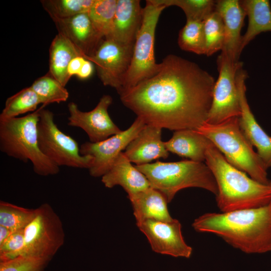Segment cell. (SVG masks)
<instances>
[{
	"label": "cell",
	"mask_w": 271,
	"mask_h": 271,
	"mask_svg": "<svg viewBox=\"0 0 271 271\" xmlns=\"http://www.w3.org/2000/svg\"><path fill=\"white\" fill-rule=\"evenodd\" d=\"M153 188L160 191L170 203L180 190L190 187L205 189L215 196L217 186L209 167L203 162L190 160L175 162L157 161L136 166Z\"/></svg>",
	"instance_id": "obj_6"
},
{
	"label": "cell",
	"mask_w": 271,
	"mask_h": 271,
	"mask_svg": "<svg viewBox=\"0 0 271 271\" xmlns=\"http://www.w3.org/2000/svg\"><path fill=\"white\" fill-rule=\"evenodd\" d=\"M144 8L139 0H117L109 37L120 43L134 45L143 19Z\"/></svg>",
	"instance_id": "obj_19"
},
{
	"label": "cell",
	"mask_w": 271,
	"mask_h": 271,
	"mask_svg": "<svg viewBox=\"0 0 271 271\" xmlns=\"http://www.w3.org/2000/svg\"><path fill=\"white\" fill-rule=\"evenodd\" d=\"M241 62H234L221 53L217 59L219 75L215 81L212 101L206 123L217 124L229 118L239 117L241 109L236 83Z\"/></svg>",
	"instance_id": "obj_10"
},
{
	"label": "cell",
	"mask_w": 271,
	"mask_h": 271,
	"mask_svg": "<svg viewBox=\"0 0 271 271\" xmlns=\"http://www.w3.org/2000/svg\"><path fill=\"white\" fill-rule=\"evenodd\" d=\"M146 124L142 119L137 117L127 129L118 133L97 143L89 142L81 144L80 154L93 158L92 165L88 169L90 175L94 177L104 175Z\"/></svg>",
	"instance_id": "obj_12"
},
{
	"label": "cell",
	"mask_w": 271,
	"mask_h": 271,
	"mask_svg": "<svg viewBox=\"0 0 271 271\" xmlns=\"http://www.w3.org/2000/svg\"><path fill=\"white\" fill-rule=\"evenodd\" d=\"M247 77L242 66L239 67L236 74L241 109L239 124L245 137L251 145L256 148L257 154L267 169L271 167V137L259 125L248 104L245 83Z\"/></svg>",
	"instance_id": "obj_15"
},
{
	"label": "cell",
	"mask_w": 271,
	"mask_h": 271,
	"mask_svg": "<svg viewBox=\"0 0 271 271\" xmlns=\"http://www.w3.org/2000/svg\"><path fill=\"white\" fill-rule=\"evenodd\" d=\"M85 59L84 57L79 56L70 61L67 68L68 75L70 78L73 75L77 76Z\"/></svg>",
	"instance_id": "obj_35"
},
{
	"label": "cell",
	"mask_w": 271,
	"mask_h": 271,
	"mask_svg": "<svg viewBox=\"0 0 271 271\" xmlns=\"http://www.w3.org/2000/svg\"><path fill=\"white\" fill-rule=\"evenodd\" d=\"M128 197L137 223L148 219L170 221L174 219L168 211L166 198L152 187Z\"/></svg>",
	"instance_id": "obj_21"
},
{
	"label": "cell",
	"mask_w": 271,
	"mask_h": 271,
	"mask_svg": "<svg viewBox=\"0 0 271 271\" xmlns=\"http://www.w3.org/2000/svg\"><path fill=\"white\" fill-rule=\"evenodd\" d=\"M215 83L196 63L170 54L156 73L119 95L146 124L174 131L197 130L206 122Z\"/></svg>",
	"instance_id": "obj_1"
},
{
	"label": "cell",
	"mask_w": 271,
	"mask_h": 271,
	"mask_svg": "<svg viewBox=\"0 0 271 271\" xmlns=\"http://www.w3.org/2000/svg\"><path fill=\"white\" fill-rule=\"evenodd\" d=\"M24 229L13 231L3 245L0 246V262L23 256Z\"/></svg>",
	"instance_id": "obj_34"
},
{
	"label": "cell",
	"mask_w": 271,
	"mask_h": 271,
	"mask_svg": "<svg viewBox=\"0 0 271 271\" xmlns=\"http://www.w3.org/2000/svg\"><path fill=\"white\" fill-rule=\"evenodd\" d=\"M79 56H83L78 49L64 36L58 33L50 46L48 72L65 87L70 79L67 73L69 64Z\"/></svg>",
	"instance_id": "obj_24"
},
{
	"label": "cell",
	"mask_w": 271,
	"mask_h": 271,
	"mask_svg": "<svg viewBox=\"0 0 271 271\" xmlns=\"http://www.w3.org/2000/svg\"><path fill=\"white\" fill-rule=\"evenodd\" d=\"M131 163L123 152H121L110 169L102 176L101 181L104 186L108 188L120 186L128 196L151 187L145 175Z\"/></svg>",
	"instance_id": "obj_20"
},
{
	"label": "cell",
	"mask_w": 271,
	"mask_h": 271,
	"mask_svg": "<svg viewBox=\"0 0 271 271\" xmlns=\"http://www.w3.org/2000/svg\"><path fill=\"white\" fill-rule=\"evenodd\" d=\"M211 144L206 137L192 129L176 130L172 137L165 142L169 152L197 162L205 161L206 152Z\"/></svg>",
	"instance_id": "obj_22"
},
{
	"label": "cell",
	"mask_w": 271,
	"mask_h": 271,
	"mask_svg": "<svg viewBox=\"0 0 271 271\" xmlns=\"http://www.w3.org/2000/svg\"><path fill=\"white\" fill-rule=\"evenodd\" d=\"M52 20L58 33L67 38L85 59L94 54L103 40L95 32L88 13Z\"/></svg>",
	"instance_id": "obj_16"
},
{
	"label": "cell",
	"mask_w": 271,
	"mask_h": 271,
	"mask_svg": "<svg viewBox=\"0 0 271 271\" xmlns=\"http://www.w3.org/2000/svg\"><path fill=\"white\" fill-rule=\"evenodd\" d=\"M12 232L6 227L0 225V246L3 245Z\"/></svg>",
	"instance_id": "obj_37"
},
{
	"label": "cell",
	"mask_w": 271,
	"mask_h": 271,
	"mask_svg": "<svg viewBox=\"0 0 271 271\" xmlns=\"http://www.w3.org/2000/svg\"><path fill=\"white\" fill-rule=\"evenodd\" d=\"M30 86L39 97L43 108L51 103L66 101L69 97L65 87L48 72L36 79Z\"/></svg>",
	"instance_id": "obj_27"
},
{
	"label": "cell",
	"mask_w": 271,
	"mask_h": 271,
	"mask_svg": "<svg viewBox=\"0 0 271 271\" xmlns=\"http://www.w3.org/2000/svg\"><path fill=\"white\" fill-rule=\"evenodd\" d=\"M35 209H28L1 201L0 225L12 231L24 229L33 219Z\"/></svg>",
	"instance_id": "obj_30"
},
{
	"label": "cell",
	"mask_w": 271,
	"mask_h": 271,
	"mask_svg": "<svg viewBox=\"0 0 271 271\" xmlns=\"http://www.w3.org/2000/svg\"><path fill=\"white\" fill-rule=\"evenodd\" d=\"M38 109V140L42 153L58 167L89 169L93 158L80 154L77 142L58 128L51 111L42 107Z\"/></svg>",
	"instance_id": "obj_8"
},
{
	"label": "cell",
	"mask_w": 271,
	"mask_h": 271,
	"mask_svg": "<svg viewBox=\"0 0 271 271\" xmlns=\"http://www.w3.org/2000/svg\"><path fill=\"white\" fill-rule=\"evenodd\" d=\"M166 8L176 6L184 12L187 20L203 21L215 10L216 1L213 0H157Z\"/></svg>",
	"instance_id": "obj_32"
},
{
	"label": "cell",
	"mask_w": 271,
	"mask_h": 271,
	"mask_svg": "<svg viewBox=\"0 0 271 271\" xmlns=\"http://www.w3.org/2000/svg\"><path fill=\"white\" fill-rule=\"evenodd\" d=\"M192 227L197 232L215 234L246 253L271 251V202L252 209L205 213Z\"/></svg>",
	"instance_id": "obj_2"
},
{
	"label": "cell",
	"mask_w": 271,
	"mask_h": 271,
	"mask_svg": "<svg viewBox=\"0 0 271 271\" xmlns=\"http://www.w3.org/2000/svg\"><path fill=\"white\" fill-rule=\"evenodd\" d=\"M240 3L248 18L247 28L241 38V52L256 36L271 31V7L268 0H242Z\"/></svg>",
	"instance_id": "obj_23"
},
{
	"label": "cell",
	"mask_w": 271,
	"mask_h": 271,
	"mask_svg": "<svg viewBox=\"0 0 271 271\" xmlns=\"http://www.w3.org/2000/svg\"><path fill=\"white\" fill-rule=\"evenodd\" d=\"M196 130L209 139L233 167L260 183L271 182L263 162L240 129L239 117L217 124L205 122Z\"/></svg>",
	"instance_id": "obj_4"
},
{
	"label": "cell",
	"mask_w": 271,
	"mask_h": 271,
	"mask_svg": "<svg viewBox=\"0 0 271 271\" xmlns=\"http://www.w3.org/2000/svg\"><path fill=\"white\" fill-rule=\"evenodd\" d=\"M178 43L183 50L197 55H205L206 43L203 22L187 20L180 30Z\"/></svg>",
	"instance_id": "obj_28"
},
{
	"label": "cell",
	"mask_w": 271,
	"mask_h": 271,
	"mask_svg": "<svg viewBox=\"0 0 271 271\" xmlns=\"http://www.w3.org/2000/svg\"><path fill=\"white\" fill-rule=\"evenodd\" d=\"M133 46L105 38L94 54L86 59L95 65L102 84L115 88L117 93L122 88L129 69Z\"/></svg>",
	"instance_id": "obj_11"
},
{
	"label": "cell",
	"mask_w": 271,
	"mask_h": 271,
	"mask_svg": "<svg viewBox=\"0 0 271 271\" xmlns=\"http://www.w3.org/2000/svg\"><path fill=\"white\" fill-rule=\"evenodd\" d=\"M93 71V63L91 61L85 59L77 76L80 79L85 80L92 76Z\"/></svg>",
	"instance_id": "obj_36"
},
{
	"label": "cell",
	"mask_w": 271,
	"mask_h": 271,
	"mask_svg": "<svg viewBox=\"0 0 271 271\" xmlns=\"http://www.w3.org/2000/svg\"><path fill=\"white\" fill-rule=\"evenodd\" d=\"M48 259L27 256H20L0 262V271H42Z\"/></svg>",
	"instance_id": "obj_33"
},
{
	"label": "cell",
	"mask_w": 271,
	"mask_h": 271,
	"mask_svg": "<svg viewBox=\"0 0 271 271\" xmlns=\"http://www.w3.org/2000/svg\"><path fill=\"white\" fill-rule=\"evenodd\" d=\"M137 225L147 237L154 251L176 257L189 258L191 255L192 248L184 240L178 220L148 219L137 222Z\"/></svg>",
	"instance_id": "obj_14"
},
{
	"label": "cell",
	"mask_w": 271,
	"mask_h": 271,
	"mask_svg": "<svg viewBox=\"0 0 271 271\" xmlns=\"http://www.w3.org/2000/svg\"><path fill=\"white\" fill-rule=\"evenodd\" d=\"M117 0H95L88 14L101 39L109 37L114 21Z\"/></svg>",
	"instance_id": "obj_26"
},
{
	"label": "cell",
	"mask_w": 271,
	"mask_h": 271,
	"mask_svg": "<svg viewBox=\"0 0 271 271\" xmlns=\"http://www.w3.org/2000/svg\"><path fill=\"white\" fill-rule=\"evenodd\" d=\"M205 162L217 184L216 201L221 212L257 208L271 202V182L260 183L233 167L212 143Z\"/></svg>",
	"instance_id": "obj_3"
},
{
	"label": "cell",
	"mask_w": 271,
	"mask_h": 271,
	"mask_svg": "<svg viewBox=\"0 0 271 271\" xmlns=\"http://www.w3.org/2000/svg\"><path fill=\"white\" fill-rule=\"evenodd\" d=\"M215 11L222 18L225 30V40L221 53L234 62H238L245 14L240 1H216Z\"/></svg>",
	"instance_id": "obj_18"
},
{
	"label": "cell",
	"mask_w": 271,
	"mask_h": 271,
	"mask_svg": "<svg viewBox=\"0 0 271 271\" xmlns=\"http://www.w3.org/2000/svg\"><path fill=\"white\" fill-rule=\"evenodd\" d=\"M162 128L146 124L128 145L123 152L136 166L145 165L160 158L166 159L169 153L162 140Z\"/></svg>",
	"instance_id": "obj_17"
},
{
	"label": "cell",
	"mask_w": 271,
	"mask_h": 271,
	"mask_svg": "<svg viewBox=\"0 0 271 271\" xmlns=\"http://www.w3.org/2000/svg\"><path fill=\"white\" fill-rule=\"evenodd\" d=\"M95 0H42L41 3L51 18L63 19L88 13Z\"/></svg>",
	"instance_id": "obj_29"
},
{
	"label": "cell",
	"mask_w": 271,
	"mask_h": 271,
	"mask_svg": "<svg viewBox=\"0 0 271 271\" xmlns=\"http://www.w3.org/2000/svg\"><path fill=\"white\" fill-rule=\"evenodd\" d=\"M112 102L111 96L104 95L96 106L89 111L81 110L74 102L69 103L68 125L83 129L91 143L103 141L119 133L122 130L112 120L108 112Z\"/></svg>",
	"instance_id": "obj_13"
},
{
	"label": "cell",
	"mask_w": 271,
	"mask_h": 271,
	"mask_svg": "<svg viewBox=\"0 0 271 271\" xmlns=\"http://www.w3.org/2000/svg\"><path fill=\"white\" fill-rule=\"evenodd\" d=\"M165 8L157 0L146 1L142 24L133 46L130 64L118 94L158 71L159 63L156 62L154 53L155 32L159 17Z\"/></svg>",
	"instance_id": "obj_7"
},
{
	"label": "cell",
	"mask_w": 271,
	"mask_h": 271,
	"mask_svg": "<svg viewBox=\"0 0 271 271\" xmlns=\"http://www.w3.org/2000/svg\"><path fill=\"white\" fill-rule=\"evenodd\" d=\"M39 119L38 109L23 116L0 120V150L24 163L31 161L34 172L38 175H56L60 171L59 167L46 157L39 147Z\"/></svg>",
	"instance_id": "obj_5"
},
{
	"label": "cell",
	"mask_w": 271,
	"mask_h": 271,
	"mask_svg": "<svg viewBox=\"0 0 271 271\" xmlns=\"http://www.w3.org/2000/svg\"><path fill=\"white\" fill-rule=\"evenodd\" d=\"M24 237L23 256L50 260L63 245V224L49 204L44 203L35 209L33 219L24 229Z\"/></svg>",
	"instance_id": "obj_9"
},
{
	"label": "cell",
	"mask_w": 271,
	"mask_h": 271,
	"mask_svg": "<svg viewBox=\"0 0 271 271\" xmlns=\"http://www.w3.org/2000/svg\"><path fill=\"white\" fill-rule=\"evenodd\" d=\"M203 22L206 43L205 55L210 56L223 49L225 40L224 24L220 15L215 10Z\"/></svg>",
	"instance_id": "obj_31"
},
{
	"label": "cell",
	"mask_w": 271,
	"mask_h": 271,
	"mask_svg": "<svg viewBox=\"0 0 271 271\" xmlns=\"http://www.w3.org/2000/svg\"><path fill=\"white\" fill-rule=\"evenodd\" d=\"M40 100L31 86L26 87L7 98L0 120L17 117L30 111L37 110Z\"/></svg>",
	"instance_id": "obj_25"
}]
</instances>
